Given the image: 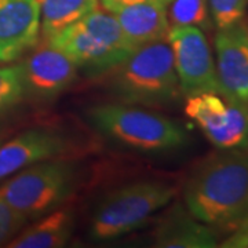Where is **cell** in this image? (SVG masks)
I'll list each match as a JSON object with an SVG mask.
<instances>
[{"mask_svg":"<svg viewBox=\"0 0 248 248\" xmlns=\"http://www.w3.org/2000/svg\"><path fill=\"white\" fill-rule=\"evenodd\" d=\"M76 226L73 205L63 204L25 226L6 247L10 248H61L68 246Z\"/></svg>","mask_w":248,"mask_h":248,"instance_id":"cell-15","label":"cell"},{"mask_svg":"<svg viewBox=\"0 0 248 248\" xmlns=\"http://www.w3.org/2000/svg\"><path fill=\"white\" fill-rule=\"evenodd\" d=\"M109 75L110 89L123 104L157 108L182 97L167 40L135 47Z\"/></svg>","mask_w":248,"mask_h":248,"instance_id":"cell-2","label":"cell"},{"mask_svg":"<svg viewBox=\"0 0 248 248\" xmlns=\"http://www.w3.org/2000/svg\"><path fill=\"white\" fill-rule=\"evenodd\" d=\"M40 36L37 0H0V63H10L31 51Z\"/></svg>","mask_w":248,"mask_h":248,"instance_id":"cell-12","label":"cell"},{"mask_svg":"<svg viewBox=\"0 0 248 248\" xmlns=\"http://www.w3.org/2000/svg\"><path fill=\"white\" fill-rule=\"evenodd\" d=\"M164 1H166V3H169V1H170V0H164Z\"/></svg>","mask_w":248,"mask_h":248,"instance_id":"cell-23","label":"cell"},{"mask_svg":"<svg viewBox=\"0 0 248 248\" xmlns=\"http://www.w3.org/2000/svg\"><path fill=\"white\" fill-rule=\"evenodd\" d=\"M87 117L99 133L137 151H174L189 142L184 127L177 122L138 105L101 104L90 108Z\"/></svg>","mask_w":248,"mask_h":248,"instance_id":"cell-4","label":"cell"},{"mask_svg":"<svg viewBox=\"0 0 248 248\" xmlns=\"http://www.w3.org/2000/svg\"><path fill=\"white\" fill-rule=\"evenodd\" d=\"M73 148L66 134L50 127H36L19 133L0 145V181L43 160L66 156Z\"/></svg>","mask_w":248,"mask_h":248,"instance_id":"cell-11","label":"cell"},{"mask_svg":"<svg viewBox=\"0 0 248 248\" xmlns=\"http://www.w3.org/2000/svg\"><path fill=\"white\" fill-rule=\"evenodd\" d=\"M222 248H248V214L234 231L221 241Z\"/></svg>","mask_w":248,"mask_h":248,"instance_id":"cell-21","label":"cell"},{"mask_svg":"<svg viewBox=\"0 0 248 248\" xmlns=\"http://www.w3.org/2000/svg\"><path fill=\"white\" fill-rule=\"evenodd\" d=\"M177 195V187L161 181H138L109 192L95 207L90 237L109 241L138 229Z\"/></svg>","mask_w":248,"mask_h":248,"instance_id":"cell-6","label":"cell"},{"mask_svg":"<svg viewBox=\"0 0 248 248\" xmlns=\"http://www.w3.org/2000/svg\"><path fill=\"white\" fill-rule=\"evenodd\" d=\"M141 1H146V0H99L102 7L107 9L108 11H110V13H115L117 10L135 4V3H141Z\"/></svg>","mask_w":248,"mask_h":248,"instance_id":"cell-22","label":"cell"},{"mask_svg":"<svg viewBox=\"0 0 248 248\" xmlns=\"http://www.w3.org/2000/svg\"><path fill=\"white\" fill-rule=\"evenodd\" d=\"M167 16L171 27L210 29L213 22L208 0H170L167 3Z\"/></svg>","mask_w":248,"mask_h":248,"instance_id":"cell-17","label":"cell"},{"mask_svg":"<svg viewBox=\"0 0 248 248\" xmlns=\"http://www.w3.org/2000/svg\"><path fill=\"white\" fill-rule=\"evenodd\" d=\"M25 94L19 63L0 66V115L16 107Z\"/></svg>","mask_w":248,"mask_h":248,"instance_id":"cell-18","label":"cell"},{"mask_svg":"<svg viewBox=\"0 0 248 248\" xmlns=\"http://www.w3.org/2000/svg\"><path fill=\"white\" fill-rule=\"evenodd\" d=\"M214 45L219 93L248 102V19L217 29Z\"/></svg>","mask_w":248,"mask_h":248,"instance_id":"cell-10","label":"cell"},{"mask_svg":"<svg viewBox=\"0 0 248 248\" xmlns=\"http://www.w3.org/2000/svg\"><path fill=\"white\" fill-rule=\"evenodd\" d=\"M37 3L42 39L58 33L99 7V0H37Z\"/></svg>","mask_w":248,"mask_h":248,"instance_id":"cell-16","label":"cell"},{"mask_svg":"<svg viewBox=\"0 0 248 248\" xmlns=\"http://www.w3.org/2000/svg\"><path fill=\"white\" fill-rule=\"evenodd\" d=\"M153 243L159 248L219 247L218 233L195 218L182 204L172 205L160 218Z\"/></svg>","mask_w":248,"mask_h":248,"instance_id":"cell-13","label":"cell"},{"mask_svg":"<svg viewBox=\"0 0 248 248\" xmlns=\"http://www.w3.org/2000/svg\"><path fill=\"white\" fill-rule=\"evenodd\" d=\"M45 40L91 75L109 73L135 48L115 14L99 7Z\"/></svg>","mask_w":248,"mask_h":248,"instance_id":"cell-3","label":"cell"},{"mask_svg":"<svg viewBox=\"0 0 248 248\" xmlns=\"http://www.w3.org/2000/svg\"><path fill=\"white\" fill-rule=\"evenodd\" d=\"M79 178V167L73 160H43L0 181V197L29 221H35L68 203Z\"/></svg>","mask_w":248,"mask_h":248,"instance_id":"cell-5","label":"cell"},{"mask_svg":"<svg viewBox=\"0 0 248 248\" xmlns=\"http://www.w3.org/2000/svg\"><path fill=\"white\" fill-rule=\"evenodd\" d=\"M208 9L213 24L219 29L246 17L248 0H208Z\"/></svg>","mask_w":248,"mask_h":248,"instance_id":"cell-19","label":"cell"},{"mask_svg":"<svg viewBox=\"0 0 248 248\" xmlns=\"http://www.w3.org/2000/svg\"><path fill=\"white\" fill-rule=\"evenodd\" d=\"M27 217L0 197V247H6L28 225Z\"/></svg>","mask_w":248,"mask_h":248,"instance_id":"cell-20","label":"cell"},{"mask_svg":"<svg viewBox=\"0 0 248 248\" xmlns=\"http://www.w3.org/2000/svg\"><path fill=\"white\" fill-rule=\"evenodd\" d=\"M218 151L187 177L184 203L217 233H232L248 214V148Z\"/></svg>","mask_w":248,"mask_h":248,"instance_id":"cell-1","label":"cell"},{"mask_svg":"<svg viewBox=\"0 0 248 248\" xmlns=\"http://www.w3.org/2000/svg\"><path fill=\"white\" fill-rule=\"evenodd\" d=\"M179 89L185 98L202 93H218L215 60L203 29L171 27L167 36Z\"/></svg>","mask_w":248,"mask_h":248,"instance_id":"cell-8","label":"cell"},{"mask_svg":"<svg viewBox=\"0 0 248 248\" xmlns=\"http://www.w3.org/2000/svg\"><path fill=\"white\" fill-rule=\"evenodd\" d=\"M185 113L217 149L248 148V102L202 93L186 98Z\"/></svg>","mask_w":248,"mask_h":248,"instance_id":"cell-7","label":"cell"},{"mask_svg":"<svg viewBox=\"0 0 248 248\" xmlns=\"http://www.w3.org/2000/svg\"><path fill=\"white\" fill-rule=\"evenodd\" d=\"M19 63L25 93L42 101L60 97L78 80V65L57 47L42 39Z\"/></svg>","mask_w":248,"mask_h":248,"instance_id":"cell-9","label":"cell"},{"mask_svg":"<svg viewBox=\"0 0 248 248\" xmlns=\"http://www.w3.org/2000/svg\"><path fill=\"white\" fill-rule=\"evenodd\" d=\"M125 37L134 47L167 40L170 32L167 3L164 0H146L113 13Z\"/></svg>","mask_w":248,"mask_h":248,"instance_id":"cell-14","label":"cell"}]
</instances>
